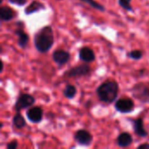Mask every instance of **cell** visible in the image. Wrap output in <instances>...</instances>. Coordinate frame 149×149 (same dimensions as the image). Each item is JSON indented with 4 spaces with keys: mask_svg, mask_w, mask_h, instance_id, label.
I'll use <instances>...</instances> for the list:
<instances>
[{
    "mask_svg": "<svg viewBox=\"0 0 149 149\" xmlns=\"http://www.w3.org/2000/svg\"><path fill=\"white\" fill-rule=\"evenodd\" d=\"M12 125L17 129H22L26 126V122L24 118L20 114L19 112H17V113L14 115L12 120Z\"/></svg>",
    "mask_w": 149,
    "mask_h": 149,
    "instance_id": "obj_16",
    "label": "cell"
},
{
    "mask_svg": "<svg viewBox=\"0 0 149 149\" xmlns=\"http://www.w3.org/2000/svg\"><path fill=\"white\" fill-rule=\"evenodd\" d=\"M92 68L87 64H81L79 65H76L70 70H68L65 73V77L66 78H79L87 76L91 73Z\"/></svg>",
    "mask_w": 149,
    "mask_h": 149,
    "instance_id": "obj_5",
    "label": "cell"
},
{
    "mask_svg": "<svg viewBox=\"0 0 149 149\" xmlns=\"http://www.w3.org/2000/svg\"><path fill=\"white\" fill-rule=\"evenodd\" d=\"M79 58L85 63H90L95 60L94 52L87 46H84L79 50Z\"/></svg>",
    "mask_w": 149,
    "mask_h": 149,
    "instance_id": "obj_10",
    "label": "cell"
},
{
    "mask_svg": "<svg viewBox=\"0 0 149 149\" xmlns=\"http://www.w3.org/2000/svg\"><path fill=\"white\" fill-rule=\"evenodd\" d=\"M127 56L132 59L139 60L143 57V52L141 50H133L128 52Z\"/></svg>",
    "mask_w": 149,
    "mask_h": 149,
    "instance_id": "obj_19",
    "label": "cell"
},
{
    "mask_svg": "<svg viewBox=\"0 0 149 149\" xmlns=\"http://www.w3.org/2000/svg\"><path fill=\"white\" fill-rule=\"evenodd\" d=\"M8 1L9 3L12 4H16L17 6H24L27 3V0H8Z\"/></svg>",
    "mask_w": 149,
    "mask_h": 149,
    "instance_id": "obj_22",
    "label": "cell"
},
{
    "mask_svg": "<svg viewBox=\"0 0 149 149\" xmlns=\"http://www.w3.org/2000/svg\"><path fill=\"white\" fill-rule=\"evenodd\" d=\"M43 109L40 107H33L26 112V117L31 123H39L43 119Z\"/></svg>",
    "mask_w": 149,
    "mask_h": 149,
    "instance_id": "obj_9",
    "label": "cell"
},
{
    "mask_svg": "<svg viewBox=\"0 0 149 149\" xmlns=\"http://www.w3.org/2000/svg\"><path fill=\"white\" fill-rule=\"evenodd\" d=\"M118 3L121 8H123L126 10L130 12L134 11V8L131 5V0H118Z\"/></svg>",
    "mask_w": 149,
    "mask_h": 149,
    "instance_id": "obj_20",
    "label": "cell"
},
{
    "mask_svg": "<svg viewBox=\"0 0 149 149\" xmlns=\"http://www.w3.org/2000/svg\"><path fill=\"white\" fill-rule=\"evenodd\" d=\"M14 18L13 10L7 5H3L0 7V19L2 22L10 21Z\"/></svg>",
    "mask_w": 149,
    "mask_h": 149,
    "instance_id": "obj_15",
    "label": "cell"
},
{
    "mask_svg": "<svg viewBox=\"0 0 149 149\" xmlns=\"http://www.w3.org/2000/svg\"><path fill=\"white\" fill-rule=\"evenodd\" d=\"M131 91L134 99L140 100L142 103H149V86L148 84H135Z\"/></svg>",
    "mask_w": 149,
    "mask_h": 149,
    "instance_id": "obj_3",
    "label": "cell"
},
{
    "mask_svg": "<svg viewBox=\"0 0 149 149\" xmlns=\"http://www.w3.org/2000/svg\"><path fill=\"white\" fill-rule=\"evenodd\" d=\"M15 34L17 36V44L21 48H25L29 42V35L24 31L23 28H17L15 30Z\"/></svg>",
    "mask_w": 149,
    "mask_h": 149,
    "instance_id": "obj_14",
    "label": "cell"
},
{
    "mask_svg": "<svg viewBox=\"0 0 149 149\" xmlns=\"http://www.w3.org/2000/svg\"><path fill=\"white\" fill-rule=\"evenodd\" d=\"M80 1L83 2V3H86L89 4L91 7H93V9L98 10H100V11H105V10H106L105 6L102 5V4H100L99 2H97V1H95V0H80Z\"/></svg>",
    "mask_w": 149,
    "mask_h": 149,
    "instance_id": "obj_18",
    "label": "cell"
},
{
    "mask_svg": "<svg viewBox=\"0 0 149 149\" xmlns=\"http://www.w3.org/2000/svg\"><path fill=\"white\" fill-rule=\"evenodd\" d=\"M134 130L137 136L145 138L148 135V131L144 128V122L142 118H138L134 120Z\"/></svg>",
    "mask_w": 149,
    "mask_h": 149,
    "instance_id": "obj_11",
    "label": "cell"
},
{
    "mask_svg": "<svg viewBox=\"0 0 149 149\" xmlns=\"http://www.w3.org/2000/svg\"><path fill=\"white\" fill-rule=\"evenodd\" d=\"M138 149H149V143H143L137 147Z\"/></svg>",
    "mask_w": 149,
    "mask_h": 149,
    "instance_id": "obj_23",
    "label": "cell"
},
{
    "mask_svg": "<svg viewBox=\"0 0 149 149\" xmlns=\"http://www.w3.org/2000/svg\"><path fill=\"white\" fill-rule=\"evenodd\" d=\"M18 147V142L17 140H13L10 142H9L6 146L7 149H17Z\"/></svg>",
    "mask_w": 149,
    "mask_h": 149,
    "instance_id": "obj_21",
    "label": "cell"
},
{
    "mask_svg": "<svg viewBox=\"0 0 149 149\" xmlns=\"http://www.w3.org/2000/svg\"><path fill=\"white\" fill-rule=\"evenodd\" d=\"M35 48L41 53L49 52L54 45V33L50 25L39 29L34 35L33 38Z\"/></svg>",
    "mask_w": 149,
    "mask_h": 149,
    "instance_id": "obj_1",
    "label": "cell"
},
{
    "mask_svg": "<svg viewBox=\"0 0 149 149\" xmlns=\"http://www.w3.org/2000/svg\"><path fill=\"white\" fill-rule=\"evenodd\" d=\"M45 10V5L38 1V0H33L24 10V13L26 15H31V14H33L35 12H38V11H40V10Z\"/></svg>",
    "mask_w": 149,
    "mask_h": 149,
    "instance_id": "obj_12",
    "label": "cell"
},
{
    "mask_svg": "<svg viewBox=\"0 0 149 149\" xmlns=\"http://www.w3.org/2000/svg\"><path fill=\"white\" fill-rule=\"evenodd\" d=\"M117 145L120 148H127L133 143V137L129 133H121L117 137Z\"/></svg>",
    "mask_w": 149,
    "mask_h": 149,
    "instance_id": "obj_13",
    "label": "cell"
},
{
    "mask_svg": "<svg viewBox=\"0 0 149 149\" xmlns=\"http://www.w3.org/2000/svg\"><path fill=\"white\" fill-rule=\"evenodd\" d=\"M70 58H71V54L68 52L62 49H58L54 51L52 53V59L58 66L67 64Z\"/></svg>",
    "mask_w": 149,
    "mask_h": 149,
    "instance_id": "obj_8",
    "label": "cell"
},
{
    "mask_svg": "<svg viewBox=\"0 0 149 149\" xmlns=\"http://www.w3.org/2000/svg\"><path fill=\"white\" fill-rule=\"evenodd\" d=\"M63 94L66 99L72 100L77 94V88L73 85H67L63 91Z\"/></svg>",
    "mask_w": 149,
    "mask_h": 149,
    "instance_id": "obj_17",
    "label": "cell"
},
{
    "mask_svg": "<svg viewBox=\"0 0 149 149\" xmlns=\"http://www.w3.org/2000/svg\"><path fill=\"white\" fill-rule=\"evenodd\" d=\"M35 98L29 93H21L14 105V109L16 112H20L21 110L31 107L35 103Z\"/></svg>",
    "mask_w": 149,
    "mask_h": 149,
    "instance_id": "obj_4",
    "label": "cell"
},
{
    "mask_svg": "<svg viewBox=\"0 0 149 149\" xmlns=\"http://www.w3.org/2000/svg\"><path fill=\"white\" fill-rule=\"evenodd\" d=\"M119 93V85L115 80L109 79L100 84L96 89L99 100L104 103H113L116 100Z\"/></svg>",
    "mask_w": 149,
    "mask_h": 149,
    "instance_id": "obj_2",
    "label": "cell"
},
{
    "mask_svg": "<svg viewBox=\"0 0 149 149\" xmlns=\"http://www.w3.org/2000/svg\"><path fill=\"white\" fill-rule=\"evenodd\" d=\"M134 101L130 98H121L116 100L114 107L116 111L121 113H129L134 110Z\"/></svg>",
    "mask_w": 149,
    "mask_h": 149,
    "instance_id": "obj_6",
    "label": "cell"
},
{
    "mask_svg": "<svg viewBox=\"0 0 149 149\" xmlns=\"http://www.w3.org/2000/svg\"><path fill=\"white\" fill-rule=\"evenodd\" d=\"M74 140L75 141L81 146H90L93 141V137L90 132L85 129H80L78 130L74 134Z\"/></svg>",
    "mask_w": 149,
    "mask_h": 149,
    "instance_id": "obj_7",
    "label": "cell"
}]
</instances>
